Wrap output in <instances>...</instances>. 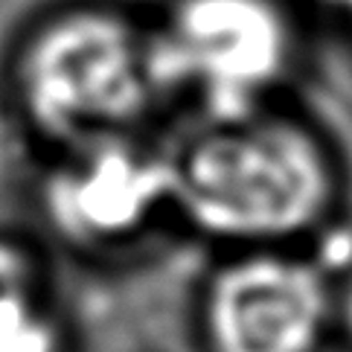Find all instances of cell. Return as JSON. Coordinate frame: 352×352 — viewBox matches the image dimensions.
<instances>
[{"mask_svg":"<svg viewBox=\"0 0 352 352\" xmlns=\"http://www.w3.org/2000/svg\"><path fill=\"white\" fill-rule=\"evenodd\" d=\"M146 30L160 96L192 99L207 120L262 111L292 65L276 0H166Z\"/></svg>","mask_w":352,"mask_h":352,"instance_id":"cell-3","label":"cell"},{"mask_svg":"<svg viewBox=\"0 0 352 352\" xmlns=\"http://www.w3.org/2000/svg\"><path fill=\"white\" fill-rule=\"evenodd\" d=\"M0 352H53V332L32 311L30 297L0 303Z\"/></svg>","mask_w":352,"mask_h":352,"instance_id":"cell-6","label":"cell"},{"mask_svg":"<svg viewBox=\"0 0 352 352\" xmlns=\"http://www.w3.org/2000/svg\"><path fill=\"white\" fill-rule=\"evenodd\" d=\"M332 192L329 166L300 125L262 111L207 120L172 160V198L221 239H274L309 228Z\"/></svg>","mask_w":352,"mask_h":352,"instance_id":"cell-2","label":"cell"},{"mask_svg":"<svg viewBox=\"0 0 352 352\" xmlns=\"http://www.w3.org/2000/svg\"><path fill=\"white\" fill-rule=\"evenodd\" d=\"M346 318H349V329H352V294H349V306H346Z\"/></svg>","mask_w":352,"mask_h":352,"instance_id":"cell-8","label":"cell"},{"mask_svg":"<svg viewBox=\"0 0 352 352\" xmlns=\"http://www.w3.org/2000/svg\"><path fill=\"white\" fill-rule=\"evenodd\" d=\"M9 96L47 140L87 143L134 129L163 99L146 23L108 3L53 9L12 53Z\"/></svg>","mask_w":352,"mask_h":352,"instance_id":"cell-1","label":"cell"},{"mask_svg":"<svg viewBox=\"0 0 352 352\" xmlns=\"http://www.w3.org/2000/svg\"><path fill=\"white\" fill-rule=\"evenodd\" d=\"M85 155L53 184L58 216L94 233L140 221L155 201L172 198V163L143 155L120 134L82 143Z\"/></svg>","mask_w":352,"mask_h":352,"instance_id":"cell-5","label":"cell"},{"mask_svg":"<svg viewBox=\"0 0 352 352\" xmlns=\"http://www.w3.org/2000/svg\"><path fill=\"white\" fill-rule=\"evenodd\" d=\"M27 262L21 259L18 250H12L9 245H0V303L9 300L27 297Z\"/></svg>","mask_w":352,"mask_h":352,"instance_id":"cell-7","label":"cell"},{"mask_svg":"<svg viewBox=\"0 0 352 352\" xmlns=\"http://www.w3.org/2000/svg\"><path fill=\"white\" fill-rule=\"evenodd\" d=\"M338 3H346V6H349V12H352V0H338Z\"/></svg>","mask_w":352,"mask_h":352,"instance_id":"cell-9","label":"cell"},{"mask_svg":"<svg viewBox=\"0 0 352 352\" xmlns=\"http://www.w3.org/2000/svg\"><path fill=\"white\" fill-rule=\"evenodd\" d=\"M323 318L326 294L318 274L274 256L221 271L207 300L216 352H311Z\"/></svg>","mask_w":352,"mask_h":352,"instance_id":"cell-4","label":"cell"}]
</instances>
